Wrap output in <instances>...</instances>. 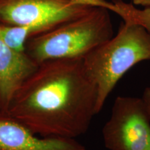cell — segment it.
<instances>
[{"instance_id":"cell-8","label":"cell","mask_w":150,"mask_h":150,"mask_svg":"<svg viewBox=\"0 0 150 150\" xmlns=\"http://www.w3.org/2000/svg\"><path fill=\"white\" fill-rule=\"evenodd\" d=\"M142 100L145 102L146 107L150 116V87H147L144 90L142 95Z\"/></svg>"},{"instance_id":"cell-9","label":"cell","mask_w":150,"mask_h":150,"mask_svg":"<svg viewBox=\"0 0 150 150\" xmlns=\"http://www.w3.org/2000/svg\"><path fill=\"white\" fill-rule=\"evenodd\" d=\"M134 4L150 8V0H132Z\"/></svg>"},{"instance_id":"cell-1","label":"cell","mask_w":150,"mask_h":150,"mask_svg":"<svg viewBox=\"0 0 150 150\" xmlns=\"http://www.w3.org/2000/svg\"><path fill=\"white\" fill-rule=\"evenodd\" d=\"M97 102L83 59L50 60L24 81L6 112L40 136L76 139L98 114Z\"/></svg>"},{"instance_id":"cell-6","label":"cell","mask_w":150,"mask_h":150,"mask_svg":"<svg viewBox=\"0 0 150 150\" xmlns=\"http://www.w3.org/2000/svg\"><path fill=\"white\" fill-rule=\"evenodd\" d=\"M0 150H88L74 138L42 137L0 111Z\"/></svg>"},{"instance_id":"cell-5","label":"cell","mask_w":150,"mask_h":150,"mask_svg":"<svg viewBox=\"0 0 150 150\" xmlns=\"http://www.w3.org/2000/svg\"><path fill=\"white\" fill-rule=\"evenodd\" d=\"M102 136L108 150H150V116L142 97H117Z\"/></svg>"},{"instance_id":"cell-10","label":"cell","mask_w":150,"mask_h":150,"mask_svg":"<svg viewBox=\"0 0 150 150\" xmlns=\"http://www.w3.org/2000/svg\"><path fill=\"white\" fill-rule=\"evenodd\" d=\"M104 1H105V0H104Z\"/></svg>"},{"instance_id":"cell-4","label":"cell","mask_w":150,"mask_h":150,"mask_svg":"<svg viewBox=\"0 0 150 150\" xmlns=\"http://www.w3.org/2000/svg\"><path fill=\"white\" fill-rule=\"evenodd\" d=\"M113 35L108 8L96 6L79 18L29 38L25 52L38 64L50 60L83 59Z\"/></svg>"},{"instance_id":"cell-3","label":"cell","mask_w":150,"mask_h":150,"mask_svg":"<svg viewBox=\"0 0 150 150\" xmlns=\"http://www.w3.org/2000/svg\"><path fill=\"white\" fill-rule=\"evenodd\" d=\"M99 0H0V34L17 51L29 38L74 20L99 6Z\"/></svg>"},{"instance_id":"cell-7","label":"cell","mask_w":150,"mask_h":150,"mask_svg":"<svg viewBox=\"0 0 150 150\" xmlns=\"http://www.w3.org/2000/svg\"><path fill=\"white\" fill-rule=\"evenodd\" d=\"M38 66L25 51L11 48L0 34V111L6 112L17 91Z\"/></svg>"},{"instance_id":"cell-2","label":"cell","mask_w":150,"mask_h":150,"mask_svg":"<svg viewBox=\"0 0 150 150\" xmlns=\"http://www.w3.org/2000/svg\"><path fill=\"white\" fill-rule=\"evenodd\" d=\"M148 61L150 31L130 20H125L117 34L83 58L84 69L97 87V113L124 75L136 65Z\"/></svg>"}]
</instances>
